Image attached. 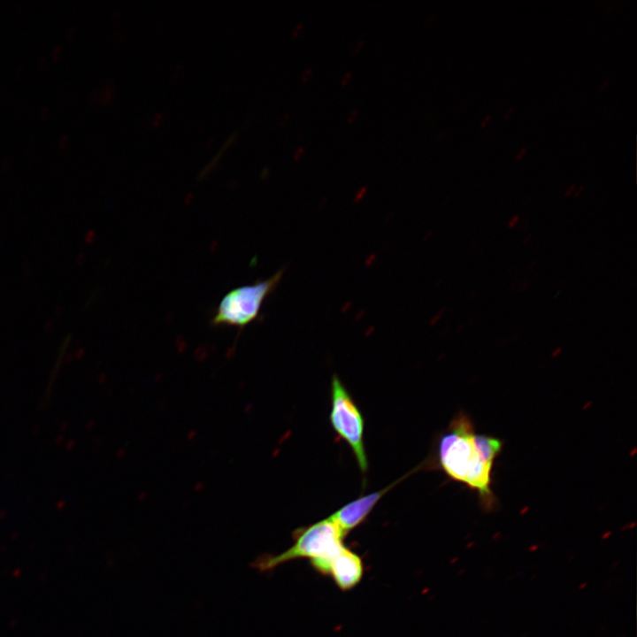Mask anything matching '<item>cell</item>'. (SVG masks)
I'll return each mask as SVG.
<instances>
[{"label":"cell","instance_id":"cell-11","mask_svg":"<svg viewBox=\"0 0 637 637\" xmlns=\"http://www.w3.org/2000/svg\"><path fill=\"white\" fill-rule=\"evenodd\" d=\"M583 189H584V187L581 186V187L575 192V194H574L575 196H578L583 191Z\"/></svg>","mask_w":637,"mask_h":637},{"label":"cell","instance_id":"cell-8","mask_svg":"<svg viewBox=\"0 0 637 637\" xmlns=\"http://www.w3.org/2000/svg\"><path fill=\"white\" fill-rule=\"evenodd\" d=\"M574 188H575L574 185L570 186V188L565 191L564 195L567 196H570L572 193V191L574 190Z\"/></svg>","mask_w":637,"mask_h":637},{"label":"cell","instance_id":"cell-4","mask_svg":"<svg viewBox=\"0 0 637 637\" xmlns=\"http://www.w3.org/2000/svg\"><path fill=\"white\" fill-rule=\"evenodd\" d=\"M329 418L334 432L350 447L360 470L365 473L368 469V460L364 444V418L351 395L336 375L333 376L331 382Z\"/></svg>","mask_w":637,"mask_h":637},{"label":"cell","instance_id":"cell-1","mask_svg":"<svg viewBox=\"0 0 637 637\" xmlns=\"http://www.w3.org/2000/svg\"><path fill=\"white\" fill-rule=\"evenodd\" d=\"M503 447L502 439L478 434L464 411L451 419L438 441V466L449 479L475 491L481 510L487 513L498 504L492 487L493 469Z\"/></svg>","mask_w":637,"mask_h":637},{"label":"cell","instance_id":"cell-10","mask_svg":"<svg viewBox=\"0 0 637 637\" xmlns=\"http://www.w3.org/2000/svg\"><path fill=\"white\" fill-rule=\"evenodd\" d=\"M527 287H528V282H527V281H524V282L521 284V286L519 287V289H520V290H525V289H526Z\"/></svg>","mask_w":637,"mask_h":637},{"label":"cell","instance_id":"cell-12","mask_svg":"<svg viewBox=\"0 0 637 637\" xmlns=\"http://www.w3.org/2000/svg\"><path fill=\"white\" fill-rule=\"evenodd\" d=\"M525 151H526V149H523V150L520 151V153H519L518 156V159H519V158L522 157V155L525 153Z\"/></svg>","mask_w":637,"mask_h":637},{"label":"cell","instance_id":"cell-3","mask_svg":"<svg viewBox=\"0 0 637 637\" xmlns=\"http://www.w3.org/2000/svg\"><path fill=\"white\" fill-rule=\"evenodd\" d=\"M280 270L270 278L228 291L220 300L211 318L212 326H234L242 329L259 315L265 298L281 280Z\"/></svg>","mask_w":637,"mask_h":637},{"label":"cell","instance_id":"cell-13","mask_svg":"<svg viewBox=\"0 0 637 637\" xmlns=\"http://www.w3.org/2000/svg\"><path fill=\"white\" fill-rule=\"evenodd\" d=\"M489 118H490V116H489V115H487V116L486 117V119H485L484 122H483V123L481 124V126H484V125H485V123H486V122L487 121V119H489Z\"/></svg>","mask_w":637,"mask_h":637},{"label":"cell","instance_id":"cell-5","mask_svg":"<svg viewBox=\"0 0 637 637\" xmlns=\"http://www.w3.org/2000/svg\"><path fill=\"white\" fill-rule=\"evenodd\" d=\"M398 481V480H397ZM397 481L379 491L368 494L349 502L337 510L329 518L339 526L346 536L348 533L359 526L372 511L375 504Z\"/></svg>","mask_w":637,"mask_h":637},{"label":"cell","instance_id":"cell-2","mask_svg":"<svg viewBox=\"0 0 637 637\" xmlns=\"http://www.w3.org/2000/svg\"><path fill=\"white\" fill-rule=\"evenodd\" d=\"M344 537L339 526L327 518L295 530L291 547L278 555H260L250 567L260 572H269L282 564L307 558L318 573L328 575L330 561L345 547Z\"/></svg>","mask_w":637,"mask_h":637},{"label":"cell","instance_id":"cell-7","mask_svg":"<svg viewBox=\"0 0 637 637\" xmlns=\"http://www.w3.org/2000/svg\"><path fill=\"white\" fill-rule=\"evenodd\" d=\"M519 219L520 218L518 215H513L507 223L508 227L510 229L514 228L518 225Z\"/></svg>","mask_w":637,"mask_h":637},{"label":"cell","instance_id":"cell-6","mask_svg":"<svg viewBox=\"0 0 637 637\" xmlns=\"http://www.w3.org/2000/svg\"><path fill=\"white\" fill-rule=\"evenodd\" d=\"M364 565L361 557L344 547L329 564L328 575L342 591L355 587L361 580Z\"/></svg>","mask_w":637,"mask_h":637},{"label":"cell","instance_id":"cell-9","mask_svg":"<svg viewBox=\"0 0 637 637\" xmlns=\"http://www.w3.org/2000/svg\"><path fill=\"white\" fill-rule=\"evenodd\" d=\"M532 239H533V234H528L523 241V243L527 244L528 242H531Z\"/></svg>","mask_w":637,"mask_h":637}]
</instances>
